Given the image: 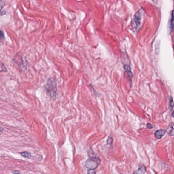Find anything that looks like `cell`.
<instances>
[{
    "instance_id": "6da1fadb",
    "label": "cell",
    "mask_w": 174,
    "mask_h": 174,
    "mask_svg": "<svg viewBox=\"0 0 174 174\" xmlns=\"http://www.w3.org/2000/svg\"><path fill=\"white\" fill-rule=\"evenodd\" d=\"M45 89L47 94L53 99H55L57 95V84L56 82L53 78H49L47 80L45 86Z\"/></svg>"
},
{
    "instance_id": "7a4b0ae2",
    "label": "cell",
    "mask_w": 174,
    "mask_h": 174,
    "mask_svg": "<svg viewBox=\"0 0 174 174\" xmlns=\"http://www.w3.org/2000/svg\"><path fill=\"white\" fill-rule=\"evenodd\" d=\"M101 163L100 159L97 157H90L86 160L85 165L88 170H95Z\"/></svg>"
},
{
    "instance_id": "3957f363",
    "label": "cell",
    "mask_w": 174,
    "mask_h": 174,
    "mask_svg": "<svg viewBox=\"0 0 174 174\" xmlns=\"http://www.w3.org/2000/svg\"><path fill=\"white\" fill-rule=\"evenodd\" d=\"M142 10L141 9L138 12H136L134 16L133 21H132V26L134 29H135L137 30L138 28H139L141 26V21L142 19Z\"/></svg>"
},
{
    "instance_id": "277c9868",
    "label": "cell",
    "mask_w": 174,
    "mask_h": 174,
    "mask_svg": "<svg viewBox=\"0 0 174 174\" xmlns=\"http://www.w3.org/2000/svg\"><path fill=\"white\" fill-rule=\"evenodd\" d=\"M165 131L164 129H160L155 132V136L157 139H160L164 135Z\"/></svg>"
},
{
    "instance_id": "5b68a950",
    "label": "cell",
    "mask_w": 174,
    "mask_h": 174,
    "mask_svg": "<svg viewBox=\"0 0 174 174\" xmlns=\"http://www.w3.org/2000/svg\"><path fill=\"white\" fill-rule=\"evenodd\" d=\"M167 134H169V136H174V125H173V124L172 123H171L169 124L167 129Z\"/></svg>"
},
{
    "instance_id": "8992f818",
    "label": "cell",
    "mask_w": 174,
    "mask_h": 174,
    "mask_svg": "<svg viewBox=\"0 0 174 174\" xmlns=\"http://www.w3.org/2000/svg\"><path fill=\"white\" fill-rule=\"evenodd\" d=\"M146 170V167L144 165H141L139 167L137 171H135L133 174H144Z\"/></svg>"
},
{
    "instance_id": "52a82bcc",
    "label": "cell",
    "mask_w": 174,
    "mask_h": 174,
    "mask_svg": "<svg viewBox=\"0 0 174 174\" xmlns=\"http://www.w3.org/2000/svg\"><path fill=\"white\" fill-rule=\"evenodd\" d=\"M169 24V31L171 33L173 30V11L171 13V19H170Z\"/></svg>"
},
{
    "instance_id": "ba28073f",
    "label": "cell",
    "mask_w": 174,
    "mask_h": 174,
    "mask_svg": "<svg viewBox=\"0 0 174 174\" xmlns=\"http://www.w3.org/2000/svg\"><path fill=\"white\" fill-rule=\"evenodd\" d=\"M124 69H125V71L127 72V73H128L129 76L130 77H132V73L131 70V68L129 65L125 64H124Z\"/></svg>"
},
{
    "instance_id": "9c48e42d",
    "label": "cell",
    "mask_w": 174,
    "mask_h": 174,
    "mask_svg": "<svg viewBox=\"0 0 174 174\" xmlns=\"http://www.w3.org/2000/svg\"><path fill=\"white\" fill-rule=\"evenodd\" d=\"M20 154H21L22 156L26 158V159H30L31 157V154L30 152L27 151L22 152H20Z\"/></svg>"
},
{
    "instance_id": "30bf717a",
    "label": "cell",
    "mask_w": 174,
    "mask_h": 174,
    "mask_svg": "<svg viewBox=\"0 0 174 174\" xmlns=\"http://www.w3.org/2000/svg\"><path fill=\"white\" fill-rule=\"evenodd\" d=\"M5 5V2L4 0H0V15H2V9L3 8L4 6Z\"/></svg>"
},
{
    "instance_id": "8fae6325",
    "label": "cell",
    "mask_w": 174,
    "mask_h": 174,
    "mask_svg": "<svg viewBox=\"0 0 174 174\" xmlns=\"http://www.w3.org/2000/svg\"><path fill=\"white\" fill-rule=\"evenodd\" d=\"M4 39V34L3 32L1 30H0V44L3 41Z\"/></svg>"
},
{
    "instance_id": "7c38bea8",
    "label": "cell",
    "mask_w": 174,
    "mask_h": 174,
    "mask_svg": "<svg viewBox=\"0 0 174 174\" xmlns=\"http://www.w3.org/2000/svg\"><path fill=\"white\" fill-rule=\"evenodd\" d=\"M170 107L171 108L172 110H173V108H174V102H173V98L171 96V99H170Z\"/></svg>"
},
{
    "instance_id": "4fadbf2b",
    "label": "cell",
    "mask_w": 174,
    "mask_h": 174,
    "mask_svg": "<svg viewBox=\"0 0 174 174\" xmlns=\"http://www.w3.org/2000/svg\"><path fill=\"white\" fill-rule=\"evenodd\" d=\"M113 142V139L112 137H109L107 139L108 144H112Z\"/></svg>"
},
{
    "instance_id": "5bb4252c",
    "label": "cell",
    "mask_w": 174,
    "mask_h": 174,
    "mask_svg": "<svg viewBox=\"0 0 174 174\" xmlns=\"http://www.w3.org/2000/svg\"><path fill=\"white\" fill-rule=\"evenodd\" d=\"M87 174H96V172L95 170H88Z\"/></svg>"
},
{
    "instance_id": "9a60e30c",
    "label": "cell",
    "mask_w": 174,
    "mask_h": 174,
    "mask_svg": "<svg viewBox=\"0 0 174 174\" xmlns=\"http://www.w3.org/2000/svg\"><path fill=\"white\" fill-rule=\"evenodd\" d=\"M147 127L149 129H152V128H153V126L151 124L148 123V124L147 125Z\"/></svg>"
},
{
    "instance_id": "2e32d148",
    "label": "cell",
    "mask_w": 174,
    "mask_h": 174,
    "mask_svg": "<svg viewBox=\"0 0 174 174\" xmlns=\"http://www.w3.org/2000/svg\"><path fill=\"white\" fill-rule=\"evenodd\" d=\"M12 173L14 174H21V173L19 171H13Z\"/></svg>"
},
{
    "instance_id": "e0dca14e",
    "label": "cell",
    "mask_w": 174,
    "mask_h": 174,
    "mask_svg": "<svg viewBox=\"0 0 174 174\" xmlns=\"http://www.w3.org/2000/svg\"><path fill=\"white\" fill-rule=\"evenodd\" d=\"M3 129L2 128V127H0V133H2L3 132Z\"/></svg>"
}]
</instances>
